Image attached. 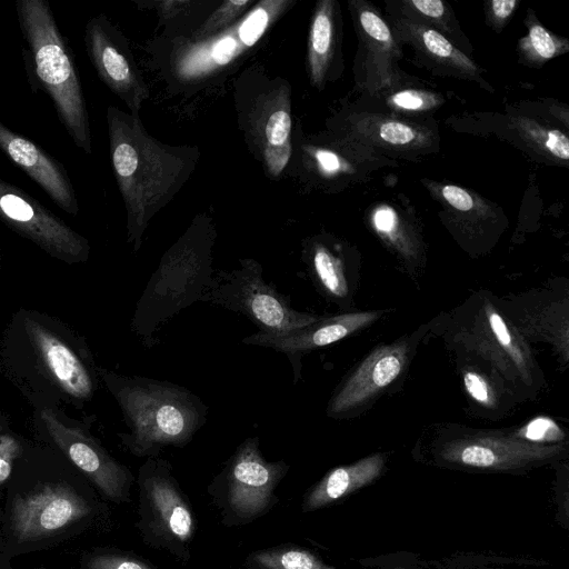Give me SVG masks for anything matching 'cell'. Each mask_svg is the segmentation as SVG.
Instances as JSON below:
<instances>
[{
	"mask_svg": "<svg viewBox=\"0 0 569 569\" xmlns=\"http://www.w3.org/2000/svg\"><path fill=\"white\" fill-rule=\"evenodd\" d=\"M310 277L327 297L336 300L348 295V281L342 259L325 242L312 241L305 253Z\"/></svg>",
	"mask_w": 569,
	"mask_h": 569,
	"instance_id": "44dd1931",
	"label": "cell"
},
{
	"mask_svg": "<svg viewBox=\"0 0 569 569\" xmlns=\"http://www.w3.org/2000/svg\"><path fill=\"white\" fill-rule=\"evenodd\" d=\"M402 18L430 27L437 31L452 34V16L446 3L441 0H410L403 1Z\"/></svg>",
	"mask_w": 569,
	"mask_h": 569,
	"instance_id": "484cf974",
	"label": "cell"
},
{
	"mask_svg": "<svg viewBox=\"0 0 569 569\" xmlns=\"http://www.w3.org/2000/svg\"><path fill=\"white\" fill-rule=\"evenodd\" d=\"M359 33L362 37L369 57L379 67L390 68L395 59L400 57V48L389 26L378 12L365 3L357 9Z\"/></svg>",
	"mask_w": 569,
	"mask_h": 569,
	"instance_id": "7402d4cb",
	"label": "cell"
},
{
	"mask_svg": "<svg viewBox=\"0 0 569 569\" xmlns=\"http://www.w3.org/2000/svg\"><path fill=\"white\" fill-rule=\"evenodd\" d=\"M0 258H1V247H0Z\"/></svg>",
	"mask_w": 569,
	"mask_h": 569,
	"instance_id": "b9f144b4",
	"label": "cell"
},
{
	"mask_svg": "<svg viewBox=\"0 0 569 569\" xmlns=\"http://www.w3.org/2000/svg\"><path fill=\"white\" fill-rule=\"evenodd\" d=\"M2 429V422L0 421V430Z\"/></svg>",
	"mask_w": 569,
	"mask_h": 569,
	"instance_id": "60d3db41",
	"label": "cell"
},
{
	"mask_svg": "<svg viewBox=\"0 0 569 569\" xmlns=\"http://www.w3.org/2000/svg\"><path fill=\"white\" fill-rule=\"evenodd\" d=\"M84 44L101 81L138 117L149 92L122 33L99 14L86 24Z\"/></svg>",
	"mask_w": 569,
	"mask_h": 569,
	"instance_id": "30bf717a",
	"label": "cell"
},
{
	"mask_svg": "<svg viewBox=\"0 0 569 569\" xmlns=\"http://www.w3.org/2000/svg\"><path fill=\"white\" fill-rule=\"evenodd\" d=\"M97 372L117 400L130 430L119 433V438L138 458L158 457L167 447L187 446L207 421V405L182 386L102 368Z\"/></svg>",
	"mask_w": 569,
	"mask_h": 569,
	"instance_id": "7a4b0ae2",
	"label": "cell"
},
{
	"mask_svg": "<svg viewBox=\"0 0 569 569\" xmlns=\"http://www.w3.org/2000/svg\"><path fill=\"white\" fill-rule=\"evenodd\" d=\"M515 126L523 140L535 150L555 159H569V139L562 131L545 128L527 118L515 119Z\"/></svg>",
	"mask_w": 569,
	"mask_h": 569,
	"instance_id": "d4e9b609",
	"label": "cell"
},
{
	"mask_svg": "<svg viewBox=\"0 0 569 569\" xmlns=\"http://www.w3.org/2000/svg\"><path fill=\"white\" fill-rule=\"evenodd\" d=\"M335 2L323 0L318 3L309 32L308 71L312 84L321 88L336 46Z\"/></svg>",
	"mask_w": 569,
	"mask_h": 569,
	"instance_id": "d6986e66",
	"label": "cell"
},
{
	"mask_svg": "<svg viewBox=\"0 0 569 569\" xmlns=\"http://www.w3.org/2000/svg\"><path fill=\"white\" fill-rule=\"evenodd\" d=\"M113 173L127 210L128 242L141 247L153 214L182 187L192 171L189 149L170 148L146 132L137 116L108 107Z\"/></svg>",
	"mask_w": 569,
	"mask_h": 569,
	"instance_id": "6da1fadb",
	"label": "cell"
},
{
	"mask_svg": "<svg viewBox=\"0 0 569 569\" xmlns=\"http://www.w3.org/2000/svg\"><path fill=\"white\" fill-rule=\"evenodd\" d=\"M0 220L50 256L68 263L84 262L88 240L17 186L0 178Z\"/></svg>",
	"mask_w": 569,
	"mask_h": 569,
	"instance_id": "ba28073f",
	"label": "cell"
},
{
	"mask_svg": "<svg viewBox=\"0 0 569 569\" xmlns=\"http://www.w3.org/2000/svg\"><path fill=\"white\" fill-rule=\"evenodd\" d=\"M20 452V445L9 435H0V483L4 482L12 469V462Z\"/></svg>",
	"mask_w": 569,
	"mask_h": 569,
	"instance_id": "74e56055",
	"label": "cell"
},
{
	"mask_svg": "<svg viewBox=\"0 0 569 569\" xmlns=\"http://www.w3.org/2000/svg\"><path fill=\"white\" fill-rule=\"evenodd\" d=\"M214 232L208 224L192 226L161 258L140 296L132 331L150 348L159 327L212 289L211 249Z\"/></svg>",
	"mask_w": 569,
	"mask_h": 569,
	"instance_id": "277c9868",
	"label": "cell"
},
{
	"mask_svg": "<svg viewBox=\"0 0 569 569\" xmlns=\"http://www.w3.org/2000/svg\"><path fill=\"white\" fill-rule=\"evenodd\" d=\"M41 421L56 446L76 465L109 500L130 501L133 475L117 461L84 430L62 422L52 409L44 408Z\"/></svg>",
	"mask_w": 569,
	"mask_h": 569,
	"instance_id": "9c48e42d",
	"label": "cell"
},
{
	"mask_svg": "<svg viewBox=\"0 0 569 569\" xmlns=\"http://www.w3.org/2000/svg\"><path fill=\"white\" fill-rule=\"evenodd\" d=\"M372 221L381 237L407 252L405 232L397 213L392 209L387 206L377 208Z\"/></svg>",
	"mask_w": 569,
	"mask_h": 569,
	"instance_id": "f1b7e54d",
	"label": "cell"
},
{
	"mask_svg": "<svg viewBox=\"0 0 569 569\" xmlns=\"http://www.w3.org/2000/svg\"><path fill=\"white\" fill-rule=\"evenodd\" d=\"M316 156L321 169L328 173L337 172L341 168L340 159L331 151L320 150Z\"/></svg>",
	"mask_w": 569,
	"mask_h": 569,
	"instance_id": "ab89813d",
	"label": "cell"
},
{
	"mask_svg": "<svg viewBox=\"0 0 569 569\" xmlns=\"http://www.w3.org/2000/svg\"><path fill=\"white\" fill-rule=\"evenodd\" d=\"M91 512L87 501L63 483H47L18 496L12 503L11 527L20 542L53 535Z\"/></svg>",
	"mask_w": 569,
	"mask_h": 569,
	"instance_id": "7c38bea8",
	"label": "cell"
},
{
	"mask_svg": "<svg viewBox=\"0 0 569 569\" xmlns=\"http://www.w3.org/2000/svg\"><path fill=\"white\" fill-rule=\"evenodd\" d=\"M379 315L369 311L320 317L319 320L302 328L279 333L257 332L243 338L242 342L283 353L291 365L296 383L301 377V359L305 355L359 331L376 321Z\"/></svg>",
	"mask_w": 569,
	"mask_h": 569,
	"instance_id": "5bb4252c",
	"label": "cell"
},
{
	"mask_svg": "<svg viewBox=\"0 0 569 569\" xmlns=\"http://www.w3.org/2000/svg\"><path fill=\"white\" fill-rule=\"evenodd\" d=\"M291 154V142L281 146H266L263 159L268 171L272 177H278L289 161Z\"/></svg>",
	"mask_w": 569,
	"mask_h": 569,
	"instance_id": "8d00e7d4",
	"label": "cell"
},
{
	"mask_svg": "<svg viewBox=\"0 0 569 569\" xmlns=\"http://www.w3.org/2000/svg\"><path fill=\"white\" fill-rule=\"evenodd\" d=\"M562 451L560 445L536 443L516 436L476 435L447 442L441 457L466 467L511 470L541 463Z\"/></svg>",
	"mask_w": 569,
	"mask_h": 569,
	"instance_id": "4fadbf2b",
	"label": "cell"
},
{
	"mask_svg": "<svg viewBox=\"0 0 569 569\" xmlns=\"http://www.w3.org/2000/svg\"><path fill=\"white\" fill-rule=\"evenodd\" d=\"M27 336L40 372L63 396L89 401L97 389V370L89 355L80 356L71 345L33 316L26 317Z\"/></svg>",
	"mask_w": 569,
	"mask_h": 569,
	"instance_id": "8fae6325",
	"label": "cell"
},
{
	"mask_svg": "<svg viewBox=\"0 0 569 569\" xmlns=\"http://www.w3.org/2000/svg\"><path fill=\"white\" fill-rule=\"evenodd\" d=\"M385 462L383 453H375L330 470L303 496L302 511L310 512L325 508L368 486L381 475Z\"/></svg>",
	"mask_w": 569,
	"mask_h": 569,
	"instance_id": "ac0fdd59",
	"label": "cell"
},
{
	"mask_svg": "<svg viewBox=\"0 0 569 569\" xmlns=\"http://www.w3.org/2000/svg\"><path fill=\"white\" fill-rule=\"evenodd\" d=\"M357 124L360 136L392 149H419L427 147L430 140L426 129L389 117L365 116Z\"/></svg>",
	"mask_w": 569,
	"mask_h": 569,
	"instance_id": "ffe728a7",
	"label": "cell"
},
{
	"mask_svg": "<svg viewBox=\"0 0 569 569\" xmlns=\"http://www.w3.org/2000/svg\"><path fill=\"white\" fill-rule=\"evenodd\" d=\"M240 267L230 272L219 271L203 302L240 312L261 333H279L308 326L320 316L292 308L290 297L281 293L262 277L261 264L253 259H240Z\"/></svg>",
	"mask_w": 569,
	"mask_h": 569,
	"instance_id": "52a82bcc",
	"label": "cell"
},
{
	"mask_svg": "<svg viewBox=\"0 0 569 569\" xmlns=\"http://www.w3.org/2000/svg\"><path fill=\"white\" fill-rule=\"evenodd\" d=\"M517 0H492L488 2L489 23L496 31H500L516 10Z\"/></svg>",
	"mask_w": 569,
	"mask_h": 569,
	"instance_id": "f35d334b",
	"label": "cell"
},
{
	"mask_svg": "<svg viewBox=\"0 0 569 569\" xmlns=\"http://www.w3.org/2000/svg\"><path fill=\"white\" fill-rule=\"evenodd\" d=\"M251 3L252 2L250 0H229L222 2L197 31L196 37L204 38L216 33L218 30L224 28L238 18Z\"/></svg>",
	"mask_w": 569,
	"mask_h": 569,
	"instance_id": "83f0119b",
	"label": "cell"
},
{
	"mask_svg": "<svg viewBox=\"0 0 569 569\" xmlns=\"http://www.w3.org/2000/svg\"><path fill=\"white\" fill-rule=\"evenodd\" d=\"M407 357L408 346L405 342L377 348L336 390L327 415L343 417L373 399L400 375Z\"/></svg>",
	"mask_w": 569,
	"mask_h": 569,
	"instance_id": "9a60e30c",
	"label": "cell"
},
{
	"mask_svg": "<svg viewBox=\"0 0 569 569\" xmlns=\"http://www.w3.org/2000/svg\"><path fill=\"white\" fill-rule=\"evenodd\" d=\"M270 12L261 3L252 11L239 28L243 44L252 46L264 31L269 22Z\"/></svg>",
	"mask_w": 569,
	"mask_h": 569,
	"instance_id": "d6a6232c",
	"label": "cell"
},
{
	"mask_svg": "<svg viewBox=\"0 0 569 569\" xmlns=\"http://www.w3.org/2000/svg\"><path fill=\"white\" fill-rule=\"evenodd\" d=\"M291 118L286 108L276 109L264 122L266 146H281L290 141ZM264 146V147H266Z\"/></svg>",
	"mask_w": 569,
	"mask_h": 569,
	"instance_id": "f546056e",
	"label": "cell"
},
{
	"mask_svg": "<svg viewBox=\"0 0 569 569\" xmlns=\"http://www.w3.org/2000/svg\"><path fill=\"white\" fill-rule=\"evenodd\" d=\"M522 439L536 442L545 443L548 441H555L561 438V430L556 423L547 418H538L531 421L521 432Z\"/></svg>",
	"mask_w": 569,
	"mask_h": 569,
	"instance_id": "e575fe53",
	"label": "cell"
},
{
	"mask_svg": "<svg viewBox=\"0 0 569 569\" xmlns=\"http://www.w3.org/2000/svg\"><path fill=\"white\" fill-rule=\"evenodd\" d=\"M251 569H337L307 549L279 546L258 550L248 558Z\"/></svg>",
	"mask_w": 569,
	"mask_h": 569,
	"instance_id": "603a6c76",
	"label": "cell"
},
{
	"mask_svg": "<svg viewBox=\"0 0 569 569\" xmlns=\"http://www.w3.org/2000/svg\"><path fill=\"white\" fill-rule=\"evenodd\" d=\"M442 99L431 92L406 89L391 94L388 103L397 110L420 112L435 109Z\"/></svg>",
	"mask_w": 569,
	"mask_h": 569,
	"instance_id": "4316f807",
	"label": "cell"
},
{
	"mask_svg": "<svg viewBox=\"0 0 569 569\" xmlns=\"http://www.w3.org/2000/svg\"><path fill=\"white\" fill-rule=\"evenodd\" d=\"M487 318L490 329L497 339L498 343L505 351H508L510 357L519 365L520 368L525 366V358L522 352L518 349L515 339L506 325L502 317L492 308L487 307Z\"/></svg>",
	"mask_w": 569,
	"mask_h": 569,
	"instance_id": "4dcf8cb0",
	"label": "cell"
},
{
	"mask_svg": "<svg viewBox=\"0 0 569 569\" xmlns=\"http://www.w3.org/2000/svg\"><path fill=\"white\" fill-rule=\"evenodd\" d=\"M440 194L445 202L457 212H469L480 209V204H477L478 199L461 187L443 184L440 189Z\"/></svg>",
	"mask_w": 569,
	"mask_h": 569,
	"instance_id": "836d02e7",
	"label": "cell"
},
{
	"mask_svg": "<svg viewBox=\"0 0 569 569\" xmlns=\"http://www.w3.org/2000/svg\"><path fill=\"white\" fill-rule=\"evenodd\" d=\"M463 383L468 393L479 403L492 405L493 395L488 382L475 371L463 373Z\"/></svg>",
	"mask_w": 569,
	"mask_h": 569,
	"instance_id": "d590c367",
	"label": "cell"
},
{
	"mask_svg": "<svg viewBox=\"0 0 569 569\" xmlns=\"http://www.w3.org/2000/svg\"><path fill=\"white\" fill-rule=\"evenodd\" d=\"M0 150L39 184L60 209L72 216L79 213L74 188L64 167L1 121Z\"/></svg>",
	"mask_w": 569,
	"mask_h": 569,
	"instance_id": "2e32d148",
	"label": "cell"
},
{
	"mask_svg": "<svg viewBox=\"0 0 569 569\" xmlns=\"http://www.w3.org/2000/svg\"><path fill=\"white\" fill-rule=\"evenodd\" d=\"M88 569H154L148 561L122 553H101L88 560Z\"/></svg>",
	"mask_w": 569,
	"mask_h": 569,
	"instance_id": "1f68e13d",
	"label": "cell"
},
{
	"mask_svg": "<svg viewBox=\"0 0 569 569\" xmlns=\"http://www.w3.org/2000/svg\"><path fill=\"white\" fill-rule=\"evenodd\" d=\"M527 26L528 34L519 41L518 46L527 63L540 66L568 51V41L549 32L535 17H529Z\"/></svg>",
	"mask_w": 569,
	"mask_h": 569,
	"instance_id": "cb8c5ba5",
	"label": "cell"
},
{
	"mask_svg": "<svg viewBox=\"0 0 569 569\" xmlns=\"http://www.w3.org/2000/svg\"><path fill=\"white\" fill-rule=\"evenodd\" d=\"M137 483V527L143 542L181 561L188 560L196 533V517L171 463L159 457L147 458L139 468Z\"/></svg>",
	"mask_w": 569,
	"mask_h": 569,
	"instance_id": "5b68a950",
	"label": "cell"
},
{
	"mask_svg": "<svg viewBox=\"0 0 569 569\" xmlns=\"http://www.w3.org/2000/svg\"><path fill=\"white\" fill-rule=\"evenodd\" d=\"M289 468L283 460L268 461L258 437L244 439L208 487L222 523L243 526L268 513L279 502L276 489Z\"/></svg>",
	"mask_w": 569,
	"mask_h": 569,
	"instance_id": "8992f818",
	"label": "cell"
},
{
	"mask_svg": "<svg viewBox=\"0 0 569 569\" xmlns=\"http://www.w3.org/2000/svg\"><path fill=\"white\" fill-rule=\"evenodd\" d=\"M398 39L410 43L417 54L437 71L446 74L480 81V70L463 52L436 29L399 18L393 21Z\"/></svg>",
	"mask_w": 569,
	"mask_h": 569,
	"instance_id": "e0dca14e",
	"label": "cell"
},
{
	"mask_svg": "<svg viewBox=\"0 0 569 569\" xmlns=\"http://www.w3.org/2000/svg\"><path fill=\"white\" fill-rule=\"evenodd\" d=\"M16 12L26 41L23 58L33 91L51 99L60 122L73 143L91 153L89 114L72 52L61 34L47 0H17Z\"/></svg>",
	"mask_w": 569,
	"mask_h": 569,
	"instance_id": "3957f363",
	"label": "cell"
}]
</instances>
